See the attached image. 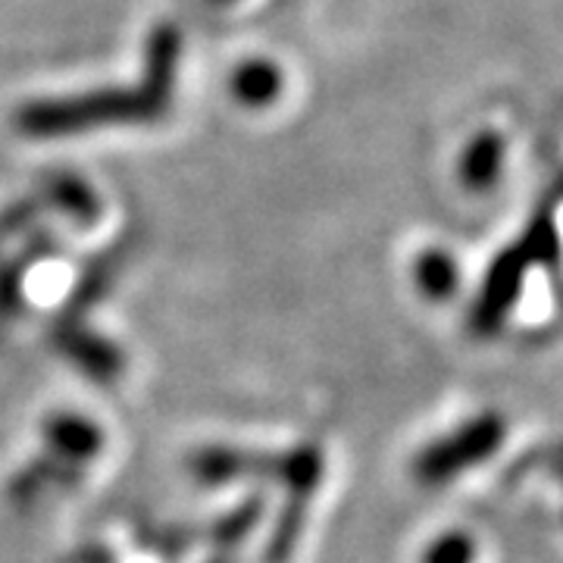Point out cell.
Instances as JSON below:
<instances>
[{"label":"cell","instance_id":"6","mask_svg":"<svg viewBox=\"0 0 563 563\" xmlns=\"http://www.w3.org/2000/svg\"><path fill=\"white\" fill-rule=\"evenodd\" d=\"M426 563H473V544L466 536H444L432 544Z\"/></svg>","mask_w":563,"mask_h":563},{"label":"cell","instance_id":"3","mask_svg":"<svg viewBox=\"0 0 563 563\" xmlns=\"http://www.w3.org/2000/svg\"><path fill=\"white\" fill-rule=\"evenodd\" d=\"M507 161V135L498 129H483L466 144L461 157V179L470 191H488L498 185Z\"/></svg>","mask_w":563,"mask_h":563},{"label":"cell","instance_id":"4","mask_svg":"<svg viewBox=\"0 0 563 563\" xmlns=\"http://www.w3.org/2000/svg\"><path fill=\"white\" fill-rule=\"evenodd\" d=\"M232 88H235V95H239L244 103H269L279 95L282 88L279 69L261 60L244 63L242 69L235 73Z\"/></svg>","mask_w":563,"mask_h":563},{"label":"cell","instance_id":"1","mask_svg":"<svg viewBox=\"0 0 563 563\" xmlns=\"http://www.w3.org/2000/svg\"><path fill=\"white\" fill-rule=\"evenodd\" d=\"M163 103L154 101L147 91L141 95H125V91H101L91 98L63 103H35L22 110V129L38 132V135H57V132H73V129H88L91 122L107 120H135V117H151Z\"/></svg>","mask_w":563,"mask_h":563},{"label":"cell","instance_id":"2","mask_svg":"<svg viewBox=\"0 0 563 563\" xmlns=\"http://www.w3.org/2000/svg\"><path fill=\"white\" fill-rule=\"evenodd\" d=\"M504 442V420L495 413H485L479 420L466 422L461 432L448 435L432 451H426L420 461V476L426 483L451 479L473 463H483L495 454V448Z\"/></svg>","mask_w":563,"mask_h":563},{"label":"cell","instance_id":"5","mask_svg":"<svg viewBox=\"0 0 563 563\" xmlns=\"http://www.w3.org/2000/svg\"><path fill=\"white\" fill-rule=\"evenodd\" d=\"M417 276H420V285L432 298H444L448 291L457 288V266L442 251L422 254L420 266H417Z\"/></svg>","mask_w":563,"mask_h":563}]
</instances>
